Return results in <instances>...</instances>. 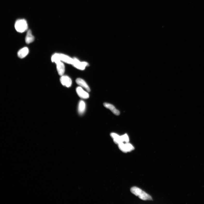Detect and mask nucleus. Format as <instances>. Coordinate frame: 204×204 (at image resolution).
<instances>
[{
	"mask_svg": "<svg viewBox=\"0 0 204 204\" xmlns=\"http://www.w3.org/2000/svg\"><path fill=\"white\" fill-rule=\"evenodd\" d=\"M131 193L140 199L143 200H152V197L141 189L136 187H132L130 190Z\"/></svg>",
	"mask_w": 204,
	"mask_h": 204,
	"instance_id": "obj_1",
	"label": "nucleus"
},
{
	"mask_svg": "<svg viewBox=\"0 0 204 204\" xmlns=\"http://www.w3.org/2000/svg\"><path fill=\"white\" fill-rule=\"evenodd\" d=\"M14 27L16 31L20 33L25 32L28 29L27 23L25 19L17 20L15 24Z\"/></svg>",
	"mask_w": 204,
	"mask_h": 204,
	"instance_id": "obj_2",
	"label": "nucleus"
},
{
	"mask_svg": "<svg viewBox=\"0 0 204 204\" xmlns=\"http://www.w3.org/2000/svg\"><path fill=\"white\" fill-rule=\"evenodd\" d=\"M72 65L79 70H83L88 65V64L86 62H81L77 58H74Z\"/></svg>",
	"mask_w": 204,
	"mask_h": 204,
	"instance_id": "obj_3",
	"label": "nucleus"
},
{
	"mask_svg": "<svg viewBox=\"0 0 204 204\" xmlns=\"http://www.w3.org/2000/svg\"><path fill=\"white\" fill-rule=\"evenodd\" d=\"M118 146L120 149L125 153L130 152L134 149V147L128 143L125 144L122 142L119 144Z\"/></svg>",
	"mask_w": 204,
	"mask_h": 204,
	"instance_id": "obj_4",
	"label": "nucleus"
},
{
	"mask_svg": "<svg viewBox=\"0 0 204 204\" xmlns=\"http://www.w3.org/2000/svg\"><path fill=\"white\" fill-rule=\"evenodd\" d=\"M60 80L62 84L67 88H69L71 85V80L70 78L68 76L63 75L62 76Z\"/></svg>",
	"mask_w": 204,
	"mask_h": 204,
	"instance_id": "obj_5",
	"label": "nucleus"
},
{
	"mask_svg": "<svg viewBox=\"0 0 204 204\" xmlns=\"http://www.w3.org/2000/svg\"><path fill=\"white\" fill-rule=\"evenodd\" d=\"M76 91L78 95L81 98L87 99L89 98V94L88 93L84 91L81 87H78L76 89Z\"/></svg>",
	"mask_w": 204,
	"mask_h": 204,
	"instance_id": "obj_6",
	"label": "nucleus"
},
{
	"mask_svg": "<svg viewBox=\"0 0 204 204\" xmlns=\"http://www.w3.org/2000/svg\"><path fill=\"white\" fill-rule=\"evenodd\" d=\"M56 69L59 75L62 76L63 75L65 71L64 64L62 61H60L56 63Z\"/></svg>",
	"mask_w": 204,
	"mask_h": 204,
	"instance_id": "obj_7",
	"label": "nucleus"
},
{
	"mask_svg": "<svg viewBox=\"0 0 204 204\" xmlns=\"http://www.w3.org/2000/svg\"><path fill=\"white\" fill-rule=\"evenodd\" d=\"M60 59L61 61L66 63L67 64H72L73 59H72L70 57L63 54H59Z\"/></svg>",
	"mask_w": 204,
	"mask_h": 204,
	"instance_id": "obj_8",
	"label": "nucleus"
},
{
	"mask_svg": "<svg viewBox=\"0 0 204 204\" xmlns=\"http://www.w3.org/2000/svg\"><path fill=\"white\" fill-rule=\"evenodd\" d=\"M103 105L105 107L110 110L115 115H119L120 112L119 111L117 110L115 106L112 104L107 103H105Z\"/></svg>",
	"mask_w": 204,
	"mask_h": 204,
	"instance_id": "obj_9",
	"label": "nucleus"
},
{
	"mask_svg": "<svg viewBox=\"0 0 204 204\" xmlns=\"http://www.w3.org/2000/svg\"><path fill=\"white\" fill-rule=\"evenodd\" d=\"M76 82L78 85L85 88L87 91L89 92L90 91L89 87L84 80L78 78L76 79Z\"/></svg>",
	"mask_w": 204,
	"mask_h": 204,
	"instance_id": "obj_10",
	"label": "nucleus"
},
{
	"mask_svg": "<svg viewBox=\"0 0 204 204\" xmlns=\"http://www.w3.org/2000/svg\"><path fill=\"white\" fill-rule=\"evenodd\" d=\"M29 52V49L27 47H24L19 50L18 52V56L20 58H24L28 55Z\"/></svg>",
	"mask_w": 204,
	"mask_h": 204,
	"instance_id": "obj_11",
	"label": "nucleus"
},
{
	"mask_svg": "<svg viewBox=\"0 0 204 204\" xmlns=\"http://www.w3.org/2000/svg\"><path fill=\"white\" fill-rule=\"evenodd\" d=\"M86 109V104L83 100H81L78 106V112L79 115H82L84 113Z\"/></svg>",
	"mask_w": 204,
	"mask_h": 204,
	"instance_id": "obj_12",
	"label": "nucleus"
},
{
	"mask_svg": "<svg viewBox=\"0 0 204 204\" xmlns=\"http://www.w3.org/2000/svg\"><path fill=\"white\" fill-rule=\"evenodd\" d=\"M34 37L32 34V31L30 30H29L27 33L25 39L26 43L27 44H30L33 42Z\"/></svg>",
	"mask_w": 204,
	"mask_h": 204,
	"instance_id": "obj_13",
	"label": "nucleus"
},
{
	"mask_svg": "<svg viewBox=\"0 0 204 204\" xmlns=\"http://www.w3.org/2000/svg\"><path fill=\"white\" fill-rule=\"evenodd\" d=\"M52 61L55 63H58L59 61H61L60 58V55L59 53H55L52 56Z\"/></svg>",
	"mask_w": 204,
	"mask_h": 204,
	"instance_id": "obj_14",
	"label": "nucleus"
},
{
	"mask_svg": "<svg viewBox=\"0 0 204 204\" xmlns=\"http://www.w3.org/2000/svg\"><path fill=\"white\" fill-rule=\"evenodd\" d=\"M122 140L123 142H125L126 143H128L129 142V139L128 137L127 134H125L121 136Z\"/></svg>",
	"mask_w": 204,
	"mask_h": 204,
	"instance_id": "obj_15",
	"label": "nucleus"
}]
</instances>
